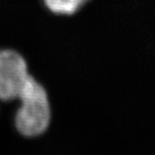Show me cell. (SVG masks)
Wrapping results in <instances>:
<instances>
[{
  "mask_svg": "<svg viewBox=\"0 0 155 155\" xmlns=\"http://www.w3.org/2000/svg\"><path fill=\"white\" fill-rule=\"evenodd\" d=\"M18 99L21 102L15 116L18 132L26 137L43 134L51 122V107L45 89L31 76Z\"/></svg>",
  "mask_w": 155,
  "mask_h": 155,
  "instance_id": "6da1fadb",
  "label": "cell"
},
{
  "mask_svg": "<svg viewBox=\"0 0 155 155\" xmlns=\"http://www.w3.org/2000/svg\"><path fill=\"white\" fill-rule=\"evenodd\" d=\"M30 77L22 55L13 49H0V100L18 99Z\"/></svg>",
  "mask_w": 155,
  "mask_h": 155,
  "instance_id": "7a4b0ae2",
  "label": "cell"
},
{
  "mask_svg": "<svg viewBox=\"0 0 155 155\" xmlns=\"http://www.w3.org/2000/svg\"><path fill=\"white\" fill-rule=\"evenodd\" d=\"M90 0H43L49 11L60 15H72Z\"/></svg>",
  "mask_w": 155,
  "mask_h": 155,
  "instance_id": "3957f363",
  "label": "cell"
}]
</instances>
